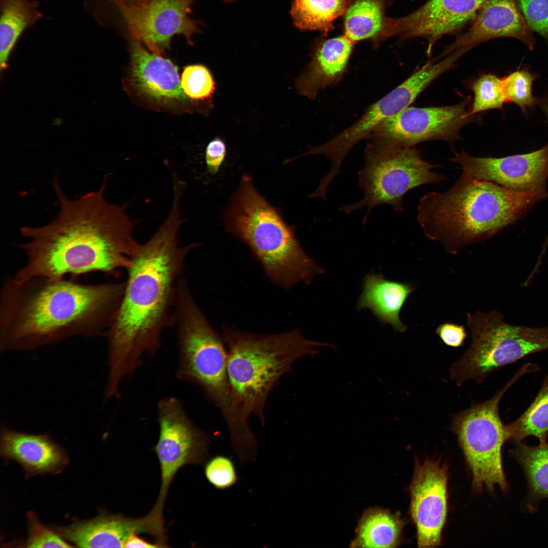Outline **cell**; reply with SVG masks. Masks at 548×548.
I'll return each instance as SVG.
<instances>
[{"mask_svg": "<svg viewBox=\"0 0 548 548\" xmlns=\"http://www.w3.org/2000/svg\"><path fill=\"white\" fill-rule=\"evenodd\" d=\"M180 205L172 202L166 219L148 241L138 244L126 269L121 299L101 335L107 343L110 389H119L146 355H154L163 331L174 325L178 282L188 254L199 245L179 243Z\"/></svg>", "mask_w": 548, "mask_h": 548, "instance_id": "1", "label": "cell"}, {"mask_svg": "<svg viewBox=\"0 0 548 548\" xmlns=\"http://www.w3.org/2000/svg\"><path fill=\"white\" fill-rule=\"evenodd\" d=\"M106 183L105 179L98 191L72 200L54 182L59 213L45 226L21 228L28 241L18 247L26 261L13 276L15 280L77 278L95 272L118 277L127 269L139 244L133 236L134 222L125 206L106 201Z\"/></svg>", "mask_w": 548, "mask_h": 548, "instance_id": "2", "label": "cell"}, {"mask_svg": "<svg viewBox=\"0 0 548 548\" xmlns=\"http://www.w3.org/2000/svg\"><path fill=\"white\" fill-rule=\"evenodd\" d=\"M77 279L6 277L0 292L1 353L101 336L120 302L124 281L86 284Z\"/></svg>", "mask_w": 548, "mask_h": 548, "instance_id": "3", "label": "cell"}, {"mask_svg": "<svg viewBox=\"0 0 548 548\" xmlns=\"http://www.w3.org/2000/svg\"><path fill=\"white\" fill-rule=\"evenodd\" d=\"M547 195L546 187L517 192L463 173L447 191L422 196L417 220L427 237L455 253L491 237Z\"/></svg>", "mask_w": 548, "mask_h": 548, "instance_id": "4", "label": "cell"}, {"mask_svg": "<svg viewBox=\"0 0 548 548\" xmlns=\"http://www.w3.org/2000/svg\"><path fill=\"white\" fill-rule=\"evenodd\" d=\"M222 330L227 349L231 408L246 429L250 428L251 415L264 425L268 396L279 380L292 371L296 361L315 356L320 347H334L307 339L299 329L278 334L246 332L225 326Z\"/></svg>", "mask_w": 548, "mask_h": 548, "instance_id": "5", "label": "cell"}, {"mask_svg": "<svg viewBox=\"0 0 548 548\" xmlns=\"http://www.w3.org/2000/svg\"><path fill=\"white\" fill-rule=\"evenodd\" d=\"M228 231L250 248L267 278L286 289L309 284L323 269L302 250L294 231L244 176L227 212Z\"/></svg>", "mask_w": 548, "mask_h": 548, "instance_id": "6", "label": "cell"}, {"mask_svg": "<svg viewBox=\"0 0 548 548\" xmlns=\"http://www.w3.org/2000/svg\"><path fill=\"white\" fill-rule=\"evenodd\" d=\"M174 318L179 350L176 378L201 389L220 412L230 439L241 440L246 431L231 408L225 344L195 300L184 278L178 285Z\"/></svg>", "mask_w": 548, "mask_h": 548, "instance_id": "7", "label": "cell"}, {"mask_svg": "<svg viewBox=\"0 0 548 548\" xmlns=\"http://www.w3.org/2000/svg\"><path fill=\"white\" fill-rule=\"evenodd\" d=\"M467 316L472 342L450 370V378L457 385L469 380L482 382L502 366L548 349V327L509 324L496 311Z\"/></svg>", "mask_w": 548, "mask_h": 548, "instance_id": "8", "label": "cell"}, {"mask_svg": "<svg viewBox=\"0 0 548 548\" xmlns=\"http://www.w3.org/2000/svg\"><path fill=\"white\" fill-rule=\"evenodd\" d=\"M434 165L423 159L415 147L373 143L365 152V164L359 172V183L364 196L341 210L350 213L364 207L365 223L371 210L388 204L396 211L403 210L402 199L410 190L443 179L432 170Z\"/></svg>", "mask_w": 548, "mask_h": 548, "instance_id": "9", "label": "cell"}, {"mask_svg": "<svg viewBox=\"0 0 548 548\" xmlns=\"http://www.w3.org/2000/svg\"><path fill=\"white\" fill-rule=\"evenodd\" d=\"M522 374L520 371L491 399L473 404L456 414L453 419L452 430L457 436L472 474L473 487L476 490L486 488L493 492L496 486L504 492L508 490L501 448L509 438V433L500 418L498 405L506 391Z\"/></svg>", "mask_w": 548, "mask_h": 548, "instance_id": "10", "label": "cell"}, {"mask_svg": "<svg viewBox=\"0 0 548 548\" xmlns=\"http://www.w3.org/2000/svg\"><path fill=\"white\" fill-rule=\"evenodd\" d=\"M157 409L159 433L153 450L160 465L161 485L157 500L148 514L156 522L163 524L164 505L173 480L185 465L206 462L209 439L189 418L179 399L162 398Z\"/></svg>", "mask_w": 548, "mask_h": 548, "instance_id": "11", "label": "cell"}, {"mask_svg": "<svg viewBox=\"0 0 548 548\" xmlns=\"http://www.w3.org/2000/svg\"><path fill=\"white\" fill-rule=\"evenodd\" d=\"M465 100L448 106L408 107L388 118L370 134L375 143L415 147L425 141L440 140L452 142L459 132L474 119Z\"/></svg>", "mask_w": 548, "mask_h": 548, "instance_id": "12", "label": "cell"}, {"mask_svg": "<svg viewBox=\"0 0 548 548\" xmlns=\"http://www.w3.org/2000/svg\"><path fill=\"white\" fill-rule=\"evenodd\" d=\"M448 467L427 459L415 463L409 487V515L417 530L418 546L430 547L441 543L448 512Z\"/></svg>", "mask_w": 548, "mask_h": 548, "instance_id": "13", "label": "cell"}, {"mask_svg": "<svg viewBox=\"0 0 548 548\" xmlns=\"http://www.w3.org/2000/svg\"><path fill=\"white\" fill-rule=\"evenodd\" d=\"M194 0H151L136 8L120 10L133 38L161 55L175 35L187 42L198 32V22L190 17Z\"/></svg>", "mask_w": 548, "mask_h": 548, "instance_id": "14", "label": "cell"}, {"mask_svg": "<svg viewBox=\"0 0 548 548\" xmlns=\"http://www.w3.org/2000/svg\"><path fill=\"white\" fill-rule=\"evenodd\" d=\"M486 0H427L418 9L396 18L387 17L380 41L422 37L428 41L427 54L442 36L456 32L473 20Z\"/></svg>", "mask_w": 548, "mask_h": 548, "instance_id": "15", "label": "cell"}, {"mask_svg": "<svg viewBox=\"0 0 548 548\" xmlns=\"http://www.w3.org/2000/svg\"><path fill=\"white\" fill-rule=\"evenodd\" d=\"M450 160L464 174L493 182L509 190L526 192L545 186L548 177V143L524 154L503 157H477L462 151Z\"/></svg>", "mask_w": 548, "mask_h": 548, "instance_id": "16", "label": "cell"}, {"mask_svg": "<svg viewBox=\"0 0 548 548\" xmlns=\"http://www.w3.org/2000/svg\"><path fill=\"white\" fill-rule=\"evenodd\" d=\"M128 82L136 95L156 107L182 106L189 100L182 89L177 66L134 38L130 43Z\"/></svg>", "mask_w": 548, "mask_h": 548, "instance_id": "17", "label": "cell"}, {"mask_svg": "<svg viewBox=\"0 0 548 548\" xmlns=\"http://www.w3.org/2000/svg\"><path fill=\"white\" fill-rule=\"evenodd\" d=\"M419 94L417 84L407 79L369 107L353 125L328 142L310 147L307 154H321L329 159L331 167L326 177L333 180L351 148L361 140L369 136L385 120L408 107Z\"/></svg>", "mask_w": 548, "mask_h": 548, "instance_id": "18", "label": "cell"}, {"mask_svg": "<svg viewBox=\"0 0 548 548\" xmlns=\"http://www.w3.org/2000/svg\"><path fill=\"white\" fill-rule=\"evenodd\" d=\"M504 37L516 39L531 51L534 48L533 31L517 7L516 0H486L471 27L458 35L441 55L462 48L469 50L483 42Z\"/></svg>", "mask_w": 548, "mask_h": 548, "instance_id": "19", "label": "cell"}, {"mask_svg": "<svg viewBox=\"0 0 548 548\" xmlns=\"http://www.w3.org/2000/svg\"><path fill=\"white\" fill-rule=\"evenodd\" d=\"M56 530L61 536L83 547H124L128 539L134 534H152L146 516L131 518L106 513Z\"/></svg>", "mask_w": 548, "mask_h": 548, "instance_id": "20", "label": "cell"}, {"mask_svg": "<svg viewBox=\"0 0 548 548\" xmlns=\"http://www.w3.org/2000/svg\"><path fill=\"white\" fill-rule=\"evenodd\" d=\"M355 44L344 34L318 41L309 64L297 79L298 92L314 99L319 90L338 81L345 72Z\"/></svg>", "mask_w": 548, "mask_h": 548, "instance_id": "21", "label": "cell"}, {"mask_svg": "<svg viewBox=\"0 0 548 548\" xmlns=\"http://www.w3.org/2000/svg\"><path fill=\"white\" fill-rule=\"evenodd\" d=\"M0 450L30 473L57 471L66 463L64 451L48 435L18 432L5 425L1 429Z\"/></svg>", "mask_w": 548, "mask_h": 548, "instance_id": "22", "label": "cell"}, {"mask_svg": "<svg viewBox=\"0 0 548 548\" xmlns=\"http://www.w3.org/2000/svg\"><path fill=\"white\" fill-rule=\"evenodd\" d=\"M413 290L414 287L409 284L386 280L381 274H368L363 280L357 309L370 310L380 322L403 332L407 327L400 319L399 314Z\"/></svg>", "mask_w": 548, "mask_h": 548, "instance_id": "23", "label": "cell"}, {"mask_svg": "<svg viewBox=\"0 0 548 548\" xmlns=\"http://www.w3.org/2000/svg\"><path fill=\"white\" fill-rule=\"evenodd\" d=\"M405 521L398 513L380 507L366 509L359 519L352 547H397Z\"/></svg>", "mask_w": 548, "mask_h": 548, "instance_id": "24", "label": "cell"}, {"mask_svg": "<svg viewBox=\"0 0 548 548\" xmlns=\"http://www.w3.org/2000/svg\"><path fill=\"white\" fill-rule=\"evenodd\" d=\"M394 0H349L343 16L344 33L356 43L370 40L378 46L386 19L385 10Z\"/></svg>", "mask_w": 548, "mask_h": 548, "instance_id": "25", "label": "cell"}, {"mask_svg": "<svg viewBox=\"0 0 548 548\" xmlns=\"http://www.w3.org/2000/svg\"><path fill=\"white\" fill-rule=\"evenodd\" d=\"M32 0H2L0 21V62L5 68L8 56L22 33L41 17Z\"/></svg>", "mask_w": 548, "mask_h": 548, "instance_id": "26", "label": "cell"}, {"mask_svg": "<svg viewBox=\"0 0 548 548\" xmlns=\"http://www.w3.org/2000/svg\"><path fill=\"white\" fill-rule=\"evenodd\" d=\"M349 0H293L291 14L294 24L302 30H318L326 35L334 21L343 16Z\"/></svg>", "mask_w": 548, "mask_h": 548, "instance_id": "27", "label": "cell"}, {"mask_svg": "<svg viewBox=\"0 0 548 548\" xmlns=\"http://www.w3.org/2000/svg\"><path fill=\"white\" fill-rule=\"evenodd\" d=\"M515 455L523 467L528 481V499L533 503L548 498V443L536 447L519 444ZM532 503L529 508H530Z\"/></svg>", "mask_w": 548, "mask_h": 548, "instance_id": "28", "label": "cell"}, {"mask_svg": "<svg viewBox=\"0 0 548 548\" xmlns=\"http://www.w3.org/2000/svg\"><path fill=\"white\" fill-rule=\"evenodd\" d=\"M509 438L519 442L529 436L538 438L540 444L546 443L548 431V375L539 394L530 406L515 422L506 425Z\"/></svg>", "mask_w": 548, "mask_h": 548, "instance_id": "29", "label": "cell"}, {"mask_svg": "<svg viewBox=\"0 0 548 548\" xmlns=\"http://www.w3.org/2000/svg\"><path fill=\"white\" fill-rule=\"evenodd\" d=\"M537 76L527 68H518L502 77L507 102L515 104L526 113L538 105L539 98L533 93V85Z\"/></svg>", "mask_w": 548, "mask_h": 548, "instance_id": "30", "label": "cell"}, {"mask_svg": "<svg viewBox=\"0 0 548 548\" xmlns=\"http://www.w3.org/2000/svg\"><path fill=\"white\" fill-rule=\"evenodd\" d=\"M474 94L471 109L473 115L486 111L502 110L507 102L502 78L492 74H485L471 85Z\"/></svg>", "mask_w": 548, "mask_h": 548, "instance_id": "31", "label": "cell"}, {"mask_svg": "<svg viewBox=\"0 0 548 548\" xmlns=\"http://www.w3.org/2000/svg\"><path fill=\"white\" fill-rule=\"evenodd\" d=\"M181 86L192 99L205 100L212 97L215 83L209 70L202 65L186 66L182 74Z\"/></svg>", "mask_w": 548, "mask_h": 548, "instance_id": "32", "label": "cell"}, {"mask_svg": "<svg viewBox=\"0 0 548 548\" xmlns=\"http://www.w3.org/2000/svg\"><path fill=\"white\" fill-rule=\"evenodd\" d=\"M204 472L208 482L220 490L231 487L237 480L233 462L225 456L217 455L208 460L205 464Z\"/></svg>", "mask_w": 548, "mask_h": 548, "instance_id": "33", "label": "cell"}, {"mask_svg": "<svg viewBox=\"0 0 548 548\" xmlns=\"http://www.w3.org/2000/svg\"><path fill=\"white\" fill-rule=\"evenodd\" d=\"M517 2L532 31L548 41V0H517Z\"/></svg>", "mask_w": 548, "mask_h": 548, "instance_id": "34", "label": "cell"}, {"mask_svg": "<svg viewBox=\"0 0 548 548\" xmlns=\"http://www.w3.org/2000/svg\"><path fill=\"white\" fill-rule=\"evenodd\" d=\"M28 518V537L26 541L29 547H68L72 546L57 534L43 525L32 512H29Z\"/></svg>", "mask_w": 548, "mask_h": 548, "instance_id": "35", "label": "cell"}, {"mask_svg": "<svg viewBox=\"0 0 548 548\" xmlns=\"http://www.w3.org/2000/svg\"><path fill=\"white\" fill-rule=\"evenodd\" d=\"M226 154L225 144L220 138H215L208 144L206 150L205 161L209 173L215 174L219 172Z\"/></svg>", "mask_w": 548, "mask_h": 548, "instance_id": "36", "label": "cell"}, {"mask_svg": "<svg viewBox=\"0 0 548 548\" xmlns=\"http://www.w3.org/2000/svg\"><path fill=\"white\" fill-rule=\"evenodd\" d=\"M436 332L446 345L452 347L461 346L467 335L463 326L451 323L440 325Z\"/></svg>", "mask_w": 548, "mask_h": 548, "instance_id": "37", "label": "cell"}, {"mask_svg": "<svg viewBox=\"0 0 548 548\" xmlns=\"http://www.w3.org/2000/svg\"><path fill=\"white\" fill-rule=\"evenodd\" d=\"M124 547H160L155 543L149 542L140 538L137 534L130 536L126 541Z\"/></svg>", "mask_w": 548, "mask_h": 548, "instance_id": "38", "label": "cell"}, {"mask_svg": "<svg viewBox=\"0 0 548 548\" xmlns=\"http://www.w3.org/2000/svg\"><path fill=\"white\" fill-rule=\"evenodd\" d=\"M119 10L132 9L142 7L151 0H113Z\"/></svg>", "mask_w": 548, "mask_h": 548, "instance_id": "39", "label": "cell"}, {"mask_svg": "<svg viewBox=\"0 0 548 548\" xmlns=\"http://www.w3.org/2000/svg\"><path fill=\"white\" fill-rule=\"evenodd\" d=\"M224 1L226 2H228V3H231V2H234V1H235L236 0H224Z\"/></svg>", "mask_w": 548, "mask_h": 548, "instance_id": "40", "label": "cell"}]
</instances>
